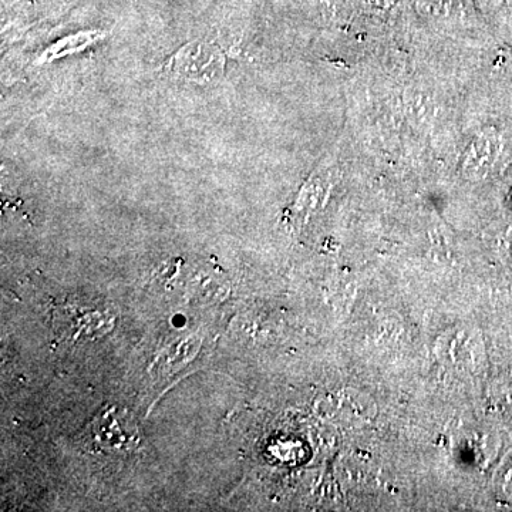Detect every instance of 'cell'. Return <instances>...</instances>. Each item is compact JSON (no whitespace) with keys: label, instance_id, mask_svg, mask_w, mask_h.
<instances>
[{"label":"cell","instance_id":"1","mask_svg":"<svg viewBox=\"0 0 512 512\" xmlns=\"http://www.w3.org/2000/svg\"><path fill=\"white\" fill-rule=\"evenodd\" d=\"M89 440L94 448L109 454L131 451L140 441L133 417L114 407L99 414L90 424Z\"/></svg>","mask_w":512,"mask_h":512},{"label":"cell","instance_id":"2","mask_svg":"<svg viewBox=\"0 0 512 512\" xmlns=\"http://www.w3.org/2000/svg\"><path fill=\"white\" fill-rule=\"evenodd\" d=\"M222 67H224V56L218 47L192 43L175 53L167 69L175 76L184 77V79L208 82L221 72Z\"/></svg>","mask_w":512,"mask_h":512}]
</instances>
